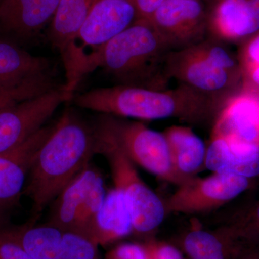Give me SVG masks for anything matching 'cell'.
Returning a JSON list of instances; mask_svg holds the SVG:
<instances>
[{
    "label": "cell",
    "mask_w": 259,
    "mask_h": 259,
    "mask_svg": "<svg viewBox=\"0 0 259 259\" xmlns=\"http://www.w3.org/2000/svg\"><path fill=\"white\" fill-rule=\"evenodd\" d=\"M97 153L96 130L65 112L39 150L29 171L23 193L32 202L36 221L71 181L90 166Z\"/></svg>",
    "instance_id": "obj_1"
},
{
    "label": "cell",
    "mask_w": 259,
    "mask_h": 259,
    "mask_svg": "<svg viewBox=\"0 0 259 259\" xmlns=\"http://www.w3.org/2000/svg\"><path fill=\"white\" fill-rule=\"evenodd\" d=\"M76 106L104 115L142 120L177 118L189 123L214 120L221 105L192 89L154 90L115 85L89 90L74 98Z\"/></svg>",
    "instance_id": "obj_2"
},
{
    "label": "cell",
    "mask_w": 259,
    "mask_h": 259,
    "mask_svg": "<svg viewBox=\"0 0 259 259\" xmlns=\"http://www.w3.org/2000/svg\"><path fill=\"white\" fill-rule=\"evenodd\" d=\"M171 51L151 23L136 20L97 52L93 71L101 67L116 85L165 90L169 86L167 56Z\"/></svg>",
    "instance_id": "obj_3"
},
{
    "label": "cell",
    "mask_w": 259,
    "mask_h": 259,
    "mask_svg": "<svg viewBox=\"0 0 259 259\" xmlns=\"http://www.w3.org/2000/svg\"><path fill=\"white\" fill-rule=\"evenodd\" d=\"M166 67L170 79L221 105L233 93L241 66L226 42L207 37L192 47L171 51Z\"/></svg>",
    "instance_id": "obj_4"
},
{
    "label": "cell",
    "mask_w": 259,
    "mask_h": 259,
    "mask_svg": "<svg viewBox=\"0 0 259 259\" xmlns=\"http://www.w3.org/2000/svg\"><path fill=\"white\" fill-rule=\"evenodd\" d=\"M136 20L131 0H97L63 58L65 89L74 94L81 79L93 71L97 52Z\"/></svg>",
    "instance_id": "obj_5"
},
{
    "label": "cell",
    "mask_w": 259,
    "mask_h": 259,
    "mask_svg": "<svg viewBox=\"0 0 259 259\" xmlns=\"http://www.w3.org/2000/svg\"><path fill=\"white\" fill-rule=\"evenodd\" d=\"M95 130L97 153L109 162L115 187L125 197L134 231L140 233L153 231L164 219V203L141 180L133 161L106 131L100 125Z\"/></svg>",
    "instance_id": "obj_6"
},
{
    "label": "cell",
    "mask_w": 259,
    "mask_h": 259,
    "mask_svg": "<svg viewBox=\"0 0 259 259\" xmlns=\"http://www.w3.org/2000/svg\"><path fill=\"white\" fill-rule=\"evenodd\" d=\"M99 125L109 134L133 162L162 180L180 185L163 134L140 122H129L105 115Z\"/></svg>",
    "instance_id": "obj_7"
},
{
    "label": "cell",
    "mask_w": 259,
    "mask_h": 259,
    "mask_svg": "<svg viewBox=\"0 0 259 259\" xmlns=\"http://www.w3.org/2000/svg\"><path fill=\"white\" fill-rule=\"evenodd\" d=\"M105 195L101 175L88 166L54 199L48 223L64 232L89 231L95 224Z\"/></svg>",
    "instance_id": "obj_8"
},
{
    "label": "cell",
    "mask_w": 259,
    "mask_h": 259,
    "mask_svg": "<svg viewBox=\"0 0 259 259\" xmlns=\"http://www.w3.org/2000/svg\"><path fill=\"white\" fill-rule=\"evenodd\" d=\"M74 95L64 85L0 112V153L19 146L35 133Z\"/></svg>",
    "instance_id": "obj_9"
},
{
    "label": "cell",
    "mask_w": 259,
    "mask_h": 259,
    "mask_svg": "<svg viewBox=\"0 0 259 259\" xmlns=\"http://www.w3.org/2000/svg\"><path fill=\"white\" fill-rule=\"evenodd\" d=\"M249 179L233 174L214 173L206 178H189L164 203L168 212L199 213L221 207L249 187Z\"/></svg>",
    "instance_id": "obj_10"
},
{
    "label": "cell",
    "mask_w": 259,
    "mask_h": 259,
    "mask_svg": "<svg viewBox=\"0 0 259 259\" xmlns=\"http://www.w3.org/2000/svg\"><path fill=\"white\" fill-rule=\"evenodd\" d=\"M171 51L195 45L209 37L207 3L166 0L150 20Z\"/></svg>",
    "instance_id": "obj_11"
},
{
    "label": "cell",
    "mask_w": 259,
    "mask_h": 259,
    "mask_svg": "<svg viewBox=\"0 0 259 259\" xmlns=\"http://www.w3.org/2000/svg\"><path fill=\"white\" fill-rule=\"evenodd\" d=\"M55 127L44 126L23 144L0 153V214L18 202L37 153Z\"/></svg>",
    "instance_id": "obj_12"
},
{
    "label": "cell",
    "mask_w": 259,
    "mask_h": 259,
    "mask_svg": "<svg viewBox=\"0 0 259 259\" xmlns=\"http://www.w3.org/2000/svg\"><path fill=\"white\" fill-rule=\"evenodd\" d=\"M212 135L259 147V95L246 91L227 99L214 119Z\"/></svg>",
    "instance_id": "obj_13"
},
{
    "label": "cell",
    "mask_w": 259,
    "mask_h": 259,
    "mask_svg": "<svg viewBox=\"0 0 259 259\" xmlns=\"http://www.w3.org/2000/svg\"><path fill=\"white\" fill-rule=\"evenodd\" d=\"M207 10L209 36L227 44L259 32V0H212Z\"/></svg>",
    "instance_id": "obj_14"
},
{
    "label": "cell",
    "mask_w": 259,
    "mask_h": 259,
    "mask_svg": "<svg viewBox=\"0 0 259 259\" xmlns=\"http://www.w3.org/2000/svg\"><path fill=\"white\" fill-rule=\"evenodd\" d=\"M59 0H0V30L28 39L51 23Z\"/></svg>",
    "instance_id": "obj_15"
},
{
    "label": "cell",
    "mask_w": 259,
    "mask_h": 259,
    "mask_svg": "<svg viewBox=\"0 0 259 259\" xmlns=\"http://www.w3.org/2000/svg\"><path fill=\"white\" fill-rule=\"evenodd\" d=\"M204 163L214 173L254 178L259 176V147L212 134Z\"/></svg>",
    "instance_id": "obj_16"
},
{
    "label": "cell",
    "mask_w": 259,
    "mask_h": 259,
    "mask_svg": "<svg viewBox=\"0 0 259 259\" xmlns=\"http://www.w3.org/2000/svg\"><path fill=\"white\" fill-rule=\"evenodd\" d=\"M30 219L22 226L0 227L32 259H61L64 231L52 225L35 226Z\"/></svg>",
    "instance_id": "obj_17"
},
{
    "label": "cell",
    "mask_w": 259,
    "mask_h": 259,
    "mask_svg": "<svg viewBox=\"0 0 259 259\" xmlns=\"http://www.w3.org/2000/svg\"><path fill=\"white\" fill-rule=\"evenodd\" d=\"M133 231L132 218L125 197L115 187L105 195L95 220L92 238L99 245H105L128 236Z\"/></svg>",
    "instance_id": "obj_18"
},
{
    "label": "cell",
    "mask_w": 259,
    "mask_h": 259,
    "mask_svg": "<svg viewBox=\"0 0 259 259\" xmlns=\"http://www.w3.org/2000/svg\"><path fill=\"white\" fill-rule=\"evenodd\" d=\"M162 134L177 175L183 180L189 178L204 163L206 148L203 141L191 127L186 126L172 125Z\"/></svg>",
    "instance_id": "obj_19"
},
{
    "label": "cell",
    "mask_w": 259,
    "mask_h": 259,
    "mask_svg": "<svg viewBox=\"0 0 259 259\" xmlns=\"http://www.w3.org/2000/svg\"><path fill=\"white\" fill-rule=\"evenodd\" d=\"M97 0H59L51 23L50 38L61 57L67 54L73 40Z\"/></svg>",
    "instance_id": "obj_20"
},
{
    "label": "cell",
    "mask_w": 259,
    "mask_h": 259,
    "mask_svg": "<svg viewBox=\"0 0 259 259\" xmlns=\"http://www.w3.org/2000/svg\"><path fill=\"white\" fill-rule=\"evenodd\" d=\"M51 71L49 61L10 42L0 41V86Z\"/></svg>",
    "instance_id": "obj_21"
},
{
    "label": "cell",
    "mask_w": 259,
    "mask_h": 259,
    "mask_svg": "<svg viewBox=\"0 0 259 259\" xmlns=\"http://www.w3.org/2000/svg\"><path fill=\"white\" fill-rule=\"evenodd\" d=\"M51 71L0 86V112L20 102L59 88Z\"/></svg>",
    "instance_id": "obj_22"
},
{
    "label": "cell",
    "mask_w": 259,
    "mask_h": 259,
    "mask_svg": "<svg viewBox=\"0 0 259 259\" xmlns=\"http://www.w3.org/2000/svg\"><path fill=\"white\" fill-rule=\"evenodd\" d=\"M185 247L192 259H225L222 243L208 232H190L186 237Z\"/></svg>",
    "instance_id": "obj_23"
},
{
    "label": "cell",
    "mask_w": 259,
    "mask_h": 259,
    "mask_svg": "<svg viewBox=\"0 0 259 259\" xmlns=\"http://www.w3.org/2000/svg\"><path fill=\"white\" fill-rule=\"evenodd\" d=\"M99 245L92 238L74 231H64L61 259H100Z\"/></svg>",
    "instance_id": "obj_24"
},
{
    "label": "cell",
    "mask_w": 259,
    "mask_h": 259,
    "mask_svg": "<svg viewBox=\"0 0 259 259\" xmlns=\"http://www.w3.org/2000/svg\"><path fill=\"white\" fill-rule=\"evenodd\" d=\"M106 259H148L146 248L141 245L125 243L107 253Z\"/></svg>",
    "instance_id": "obj_25"
},
{
    "label": "cell",
    "mask_w": 259,
    "mask_h": 259,
    "mask_svg": "<svg viewBox=\"0 0 259 259\" xmlns=\"http://www.w3.org/2000/svg\"><path fill=\"white\" fill-rule=\"evenodd\" d=\"M0 259H32L25 250L0 230Z\"/></svg>",
    "instance_id": "obj_26"
},
{
    "label": "cell",
    "mask_w": 259,
    "mask_h": 259,
    "mask_svg": "<svg viewBox=\"0 0 259 259\" xmlns=\"http://www.w3.org/2000/svg\"><path fill=\"white\" fill-rule=\"evenodd\" d=\"M241 62L239 63L242 70L249 69L259 65V32L253 39L245 45L241 53Z\"/></svg>",
    "instance_id": "obj_27"
},
{
    "label": "cell",
    "mask_w": 259,
    "mask_h": 259,
    "mask_svg": "<svg viewBox=\"0 0 259 259\" xmlns=\"http://www.w3.org/2000/svg\"><path fill=\"white\" fill-rule=\"evenodd\" d=\"M136 10V20L150 21L166 0H131Z\"/></svg>",
    "instance_id": "obj_28"
},
{
    "label": "cell",
    "mask_w": 259,
    "mask_h": 259,
    "mask_svg": "<svg viewBox=\"0 0 259 259\" xmlns=\"http://www.w3.org/2000/svg\"><path fill=\"white\" fill-rule=\"evenodd\" d=\"M146 250L148 259H183L180 251L171 245L148 247Z\"/></svg>",
    "instance_id": "obj_29"
},
{
    "label": "cell",
    "mask_w": 259,
    "mask_h": 259,
    "mask_svg": "<svg viewBox=\"0 0 259 259\" xmlns=\"http://www.w3.org/2000/svg\"><path fill=\"white\" fill-rule=\"evenodd\" d=\"M247 79L250 81L255 88H259V65L249 69L243 70Z\"/></svg>",
    "instance_id": "obj_30"
},
{
    "label": "cell",
    "mask_w": 259,
    "mask_h": 259,
    "mask_svg": "<svg viewBox=\"0 0 259 259\" xmlns=\"http://www.w3.org/2000/svg\"><path fill=\"white\" fill-rule=\"evenodd\" d=\"M245 235L253 237V238H258L259 239V205L255 210L254 215H253L252 226L249 229L247 230V231L245 232Z\"/></svg>",
    "instance_id": "obj_31"
},
{
    "label": "cell",
    "mask_w": 259,
    "mask_h": 259,
    "mask_svg": "<svg viewBox=\"0 0 259 259\" xmlns=\"http://www.w3.org/2000/svg\"><path fill=\"white\" fill-rule=\"evenodd\" d=\"M243 259H259V250L249 252Z\"/></svg>",
    "instance_id": "obj_32"
},
{
    "label": "cell",
    "mask_w": 259,
    "mask_h": 259,
    "mask_svg": "<svg viewBox=\"0 0 259 259\" xmlns=\"http://www.w3.org/2000/svg\"><path fill=\"white\" fill-rule=\"evenodd\" d=\"M197 1H201V2H204V3H209V2H211L212 1V0H197Z\"/></svg>",
    "instance_id": "obj_33"
}]
</instances>
